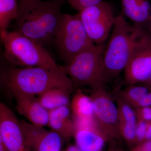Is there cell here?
I'll list each match as a JSON object with an SVG mask.
<instances>
[{
	"mask_svg": "<svg viewBox=\"0 0 151 151\" xmlns=\"http://www.w3.org/2000/svg\"><path fill=\"white\" fill-rule=\"evenodd\" d=\"M6 63L1 70V86L12 97L19 94L36 97L55 87H65L72 92L75 89L62 66L57 69H49L16 67Z\"/></svg>",
	"mask_w": 151,
	"mask_h": 151,
	"instance_id": "6da1fadb",
	"label": "cell"
},
{
	"mask_svg": "<svg viewBox=\"0 0 151 151\" xmlns=\"http://www.w3.org/2000/svg\"><path fill=\"white\" fill-rule=\"evenodd\" d=\"M63 1H41L19 11L15 20L16 31L42 46L53 43Z\"/></svg>",
	"mask_w": 151,
	"mask_h": 151,
	"instance_id": "7a4b0ae2",
	"label": "cell"
},
{
	"mask_svg": "<svg viewBox=\"0 0 151 151\" xmlns=\"http://www.w3.org/2000/svg\"><path fill=\"white\" fill-rule=\"evenodd\" d=\"M143 32L140 27L130 25L123 15L116 17L103 54L104 69L108 81L124 70L136 42Z\"/></svg>",
	"mask_w": 151,
	"mask_h": 151,
	"instance_id": "3957f363",
	"label": "cell"
},
{
	"mask_svg": "<svg viewBox=\"0 0 151 151\" xmlns=\"http://www.w3.org/2000/svg\"><path fill=\"white\" fill-rule=\"evenodd\" d=\"M6 62L18 67H40L57 69L58 65L43 46L17 31L1 33Z\"/></svg>",
	"mask_w": 151,
	"mask_h": 151,
	"instance_id": "277c9868",
	"label": "cell"
},
{
	"mask_svg": "<svg viewBox=\"0 0 151 151\" xmlns=\"http://www.w3.org/2000/svg\"><path fill=\"white\" fill-rule=\"evenodd\" d=\"M104 44L95 45L80 52L62 67L75 89L89 86L93 90L105 88L108 81L103 64Z\"/></svg>",
	"mask_w": 151,
	"mask_h": 151,
	"instance_id": "5b68a950",
	"label": "cell"
},
{
	"mask_svg": "<svg viewBox=\"0 0 151 151\" xmlns=\"http://www.w3.org/2000/svg\"><path fill=\"white\" fill-rule=\"evenodd\" d=\"M53 43L65 64L80 52L95 45L78 14H62Z\"/></svg>",
	"mask_w": 151,
	"mask_h": 151,
	"instance_id": "8992f818",
	"label": "cell"
},
{
	"mask_svg": "<svg viewBox=\"0 0 151 151\" xmlns=\"http://www.w3.org/2000/svg\"><path fill=\"white\" fill-rule=\"evenodd\" d=\"M78 14L94 43L104 44L113 29L116 18L112 4L103 1L96 5L79 12Z\"/></svg>",
	"mask_w": 151,
	"mask_h": 151,
	"instance_id": "52a82bcc",
	"label": "cell"
},
{
	"mask_svg": "<svg viewBox=\"0 0 151 151\" xmlns=\"http://www.w3.org/2000/svg\"><path fill=\"white\" fill-rule=\"evenodd\" d=\"M97 127L109 141L122 137L117 105L105 88L92 90L90 95Z\"/></svg>",
	"mask_w": 151,
	"mask_h": 151,
	"instance_id": "ba28073f",
	"label": "cell"
},
{
	"mask_svg": "<svg viewBox=\"0 0 151 151\" xmlns=\"http://www.w3.org/2000/svg\"><path fill=\"white\" fill-rule=\"evenodd\" d=\"M128 86L145 82L151 76V37L143 32L136 42L124 70Z\"/></svg>",
	"mask_w": 151,
	"mask_h": 151,
	"instance_id": "9c48e42d",
	"label": "cell"
},
{
	"mask_svg": "<svg viewBox=\"0 0 151 151\" xmlns=\"http://www.w3.org/2000/svg\"><path fill=\"white\" fill-rule=\"evenodd\" d=\"M0 141L9 151H31L26 141L20 121L3 103H0Z\"/></svg>",
	"mask_w": 151,
	"mask_h": 151,
	"instance_id": "30bf717a",
	"label": "cell"
},
{
	"mask_svg": "<svg viewBox=\"0 0 151 151\" xmlns=\"http://www.w3.org/2000/svg\"><path fill=\"white\" fill-rule=\"evenodd\" d=\"M26 141L31 151H60L62 138L53 131L20 121Z\"/></svg>",
	"mask_w": 151,
	"mask_h": 151,
	"instance_id": "8fae6325",
	"label": "cell"
},
{
	"mask_svg": "<svg viewBox=\"0 0 151 151\" xmlns=\"http://www.w3.org/2000/svg\"><path fill=\"white\" fill-rule=\"evenodd\" d=\"M74 121L76 145L83 151H103L109 141L97 127L94 118Z\"/></svg>",
	"mask_w": 151,
	"mask_h": 151,
	"instance_id": "7c38bea8",
	"label": "cell"
},
{
	"mask_svg": "<svg viewBox=\"0 0 151 151\" xmlns=\"http://www.w3.org/2000/svg\"><path fill=\"white\" fill-rule=\"evenodd\" d=\"M14 97L18 113L38 127L48 126L49 111L44 108L35 96L19 94Z\"/></svg>",
	"mask_w": 151,
	"mask_h": 151,
	"instance_id": "4fadbf2b",
	"label": "cell"
},
{
	"mask_svg": "<svg viewBox=\"0 0 151 151\" xmlns=\"http://www.w3.org/2000/svg\"><path fill=\"white\" fill-rule=\"evenodd\" d=\"M116 97L121 136L128 145L134 146L136 145V128L137 122L134 109L119 95Z\"/></svg>",
	"mask_w": 151,
	"mask_h": 151,
	"instance_id": "5bb4252c",
	"label": "cell"
},
{
	"mask_svg": "<svg viewBox=\"0 0 151 151\" xmlns=\"http://www.w3.org/2000/svg\"><path fill=\"white\" fill-rule=\"evenodd\" d=\"M48 126L62 138L73 137L75 121L71 116L70 106H63L49 111Z\"/></svg>",
	"mask_w": 151,
	"mask_h": 151,
	"instance_id": "9a60e30c",
	"label": "cell"
},
{
	"mask_svg": "<svg viewBox=\"0 0 151 151\" xmlns=\"http://www.w3.org/2000/svg\"><path fill=\"white\" fill-rule=\"evenodd\" d=\"M123 14L136 25L139 26L149 21L151 6L149 0H121Z\"/></svg>",
	"mask_w": 151,
	"mask_h": 151,
	"instance_id": "2e32d148",
	"label": "cell"
},
{
	"mask_svg": "<svg viewBox=\"0 0 151 151\" xmlns=\"http://www.w3.org/2000/svg\"><path fill=\"white\" fill-rule=\"evenodd\" d=\"M72 92L65 87H55L37 96V99L44 108L49 111L63 106H70V94Z\"/></svg>",
	"mask_w": 151,
	"mask_h": 151,
	"instance_id": "e0dca14e",
	"label": "cell"
},
{
	"mask_svg": "<svg viewBox=\"0 0 151 151\" xmlns=\"http://www.w3.org/2000/svg\"><path fill=\"white\" fill-rule=\"evenodd\" d=\"M70 108L74 119L87 120L94 118V108L92 99L80 89H76L70 101Z\"/></svg>",
	"mask_w": 151,
	"mask_h": 151,
	"instance_id": "ac0fdd59",
	"label": "cell"
},
{
	"mask_svg": "<svg viewBox=\"0 0 151 151\" xmlns=\"http://www.w3.org/2000/svg\"><path fill=\"white\" fill-rule=\"evenodd\" d=\"M17 0H0V32L7 31L11 22L18 15Z\"/></svg>",
	"mask_w": 151,
	"mask_h": 151,
	"instance_id": "d6986e66",
	"label": "cell"
},
{
	"mask_svg": "<svg viewBox=\"0 0 151 151\" xmlns=\"http://www.w3.org/2000/svg\"><path fill=\"white\" fill-rule=\"evenodd\" d=\"M150 91L148 88L144 85L140 86L134 84L129 85L119 92V95L134 108L138 102Z\"/></svg>",
	"mask_w": 151,
	"mask_h": 151,
	"instance_id": "ffe728a7",
	"label": "cell"
},
{
	"mask_svg": "<svg viewBox=\"0 0 151 151\" xmlns=\"http://www.w3.org/2000/svg\"><path fill=\"white\" fill-rule=\"evenodd\" d=\"M103 0H68V2L74 9L80 12L96 5Z\"/></svg>",
	"mask_w": 151,
	"mask_h": 151,
	"instance_id": "44dd1931",
	"label": "cell"
},
{
	"mask_svg": "<svg viewBox=\"0 0 151 151\" xmlns=\"http://www.w3.org/2000/svg\"><path fill=\"white\" fill-rule=\"evenodd\" d=\"M134 109L138 121L146 122L151 121V107H140Z\"/></svg>",
	"mask_w": 151,
	"mask_h": 151,
	"instance_id": "7402d4cb",
	"label": "cell"
},
{
	"mask_svg": "<svg viewBox=\"0 0 151 151\" xmlns=\"http://www.w3.org/2000/svg\"><path fill=\"white\" fill-rule=\"evenodd\" d=\"M146 128L147 122L137 120L136 128V145L145 141Z\"/></svg>",
	"mask_w": 151,
	"mask_h": 151,
	"instance_id": "603a6c76",
	"label": "cell"
},
{
	"mask_svg": "<svg viewBox=\"0 0 151 151\" xmlns=\"http://www.w3.org/2000/svg\"><path fill=\"white\" fill-rule=\"evenodd\" d=\"M130 151H151V139L137 144Z\"/></svg>",
	"mask_w": 151,
	"mask_h": 151,
	"instance_id": "cb8c5ba5",
	"label": "cell"
},
{
	"mask_svg": "<svg viewBox=\"0 0 151 151\" xmlns=\"http://www.w3.org/2000/svg\"><path fill=\"white\" fill-rule=\"evenodd\" d=\"M147 107H151V90H150L138 102L134 108Z\"/></svg>",
	"mask_w": 151,
	"mask_h": 151,
	"instance_id": "d4e9b609",
	"label": "cell"
},
{
	"mask_svg": "<svg viewBox=\"0 0 151 151\" xmlns=\"http://www.w3.org/2000/svg\"><path fill=\"white\" fill-rule=\"evenodd\" d=\"M42 1L43 0H19V12L34 4Z\"/></svg>",
	"mask_w": 151,
	"mask_h": 151,
	"instance_id": "484cf974",
	"label": "cell"
},
{
	"mask_svg": "<svg viewBox=\"0 0 151 151\" xmlns=\"http://www.w3.org/2000/svg\"><path fill=\"white\" fill-rule=\"evenodd\" d=\"M151 139V121L147 122V128L145 141Z\"/></svg>",
	"mask_w": 151,
	"mask_h": 151,
	"instance_id": "4316f807",
	"label": "cell"
},
{
	"mask_svg": "<svg viewBox=\"0 0 151 151\" xmlns=\"http://www.w3.org/2000/svg\"><path fill=\"white\" fill-rule=\"evenodd\" d=\"M65 151H83L77 147V146L70 145L68 146Z\"/></svg>",
	"mask_w": 151,
	"mask_h": 151,
	"instance_id": "83f0119b",
	"label": "cell"
},
{
	"mask_svg": "<svg viewBox=\"0 0 151 151\" xmlns=\"http://www.w3.org/2000/svg\"><path fill=\"white\" fill-rule=\"evenodd\" d=\"M0 151H9L2 142L0 141Z\"/></svg>",
	"mask_w": 151,
	"mask_h": 151,
	"instance_id": "f1b7e54d",
	"label": "cell"
},
{
	"mask_svg": "<svg viewBox=\"0 0 151 151\" xmlns=\"http://www.w3.org/2000/svg\"><path fill=\"white\" fill-rule=\"evenodd\" d=\"M143 85L146 86L147 87H149L151 85V76L149 79L147 80L145 83H143Z\"/></svg>",
	"mask_w": 151,
	"mask_h": 151,
	"instance_id": "f546056e",
	"label": "cell"
},
{
	"mask_svg": "<svg viewBox=\"0 0 151 151\" xmlns=\"http://www.w3.org/2000/svg\"><path fill=\"white\" fill-rule=\"evenodd\" d=\"M107 151H124L122 149L118 148L116 147H111L110 148L108 149Z\"/></svg>",
	"mask_w": 151,
	"mask_h": 151,
	"instance_id": "4dcf8cb0",
	"label": "cell"
},
{
	"mask_svg": "<svg viewBox=\"0 0 151 151\" xmlns=\"http://www.w3.org/2000/svg\"><path fill=\"white\" fill-rule=\"evenodd\" d=\"M150 31L151 32V16L150 17Z\"/></svg>",
	"mask_w": 151,
	"mask_h": 151,
	"instance_id": "1f68e13d",
	"label": "cell"
},
{
	"mask_svg": "<svg viewBox=\"0 0 151 151\" xmlns=\"http://www.w3.org/2000/svg\"><path fill=\"white\" fill-rule=\"evenodd\" d=\"M149 89V90H151V86H149V87H147Z\"/></svg>",
	"mask_w": 151,
	"mask_h": 151,
	"instance_id": "d6a6232c",
	"label": "cell"
}]
</instances>
